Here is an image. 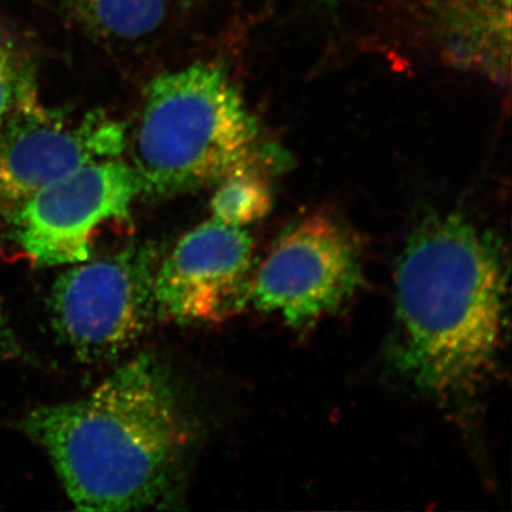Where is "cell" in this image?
<instances>
[{
	"instance_id": "cell-10",
	"label": "cell",
	"mask_w": 512,
	"mask_h": 512,
	"mask_svg": "<svg viewBox=\"0 0 512 512\" xmlns=\"http://www.w3.org/2000/svg\"><path fill=\"white\" fill-rule=\"evenodd\" d=\"M92 28L120 39L154 32L167 13L165 0H70Z\"/></svg>"
},
{
	"instance_id": "cell-3",
	"label": "cell",
	"mask_w": 512,
	"mask_h": 512,
	"mask_svg": "<svg viewBox=\"0 0 512 512\" xmlns=\"http://www.w3.org/2000/svg\"><path fill=\"white\" fill-rule=\"evenodd\" d=\"M228 74L194 63L148 83L131 140V168L141 194L171 197L220 183L244 170L285 167Z\"/></svg>"
},
{
	"instance_id": "cell-4",
	"label": "cell",
	"mask_w": 512,
	"mask_h": 512,
	"mask_svg": "<svg viewBox=\"0 0 512 512\" xmlns=\"http://www.w3.org/2000/svg\"><path fill=\"white\" fill-rule=\"evenodd\" d=\"M158 261L153 244L130 245L57 278L49 301L53 328L77 359H116L151 328Z\"/></svg>"
},
{
	"instance_id": "cell-2",
	"label": "cell",
	"mask_w": 512,
	"mask_h": 512,
	"mask_svg": "<svg viewBox=\"0 0 512 512\" xmlns=\"http://www.w3.org/2000/svg\"><path fill=\"white\" fill-rule=\"evenodd\" d=\"M80 511L160 507L180 481L190 430L170 377L143 353L76 402L22 421Z\"/></svg>"
},
{
	"instance_id": "cell-7",
	"label": "cell",
	"mask_w": 512,
	"mask_h": 512,
	"mask_svg": "<svg viewBox=\"0 0 512 512\" xmlns=\"http://www.w3.org/2000/svg\"><path fill=\"white\" fill-rule=\"evenodd\" d=\"M138 195L137 175L121 158L87 164L18 205L13 235L36 265L86 262L94 232L107 222L128 220Z\"/></svg>"
},
{
	"instance_id": "cell-12",
	"label": "cell",
	"mask_w": 512,
	"mask_h": 512,
	"mask_svg": "<svg viewBox=\"0 0 512 512\" xmlns=\"http://www.w3.org/2000/svg\"><path fill=\"white\" fill-rule=\"evenodd\" d=\"M16 74L18 73L13 67V57L10 55L8 47L0 46V126H2L3 119L12 103Z\"/></svg>"
},
{
	"instance_id": "cell-5",
	"label": "cell",
	"mask_w": 512,
	"mask_h": 512,
	"mask_svg": "<svg viewBox=\"0 0 512 512\" xmlns=\"http://www.w3.org/2000/svg\"><path fill=\"white\" fill-rule=\"evenodd\" d=\"M124 148L116 120L101 113L70 119L40 99L32 73L19 72L0 126V214L77 168L120 158Z\"/></svg>"
},
{
	"instance_id": "cell-13",
	"label": "cell",
	"mask_w": 512,
	"mask_h": 512,
	"mask_svg": "<svg viewBox=\"0 0 512 512\" xmlns=\"http://www.w3.org/2000/svg\"><path fill=\"white\" fill-rule=\"evenodd\" d=\"M23 356V348L16 338L15 330L10 325L8 315L0 301V362L20 359Z\"/></svg>"
},
{
	"instance_id": "cell-9",
	"label": "cell",
	"mask_w": 512,
	"mask_h": 512,
	"mask_svg": "<svg viewBox=\"0 0 512 512\" xmlns=\"http://www.w3.org/2000/svg\"><path fill=\"white\" fill-rule=\"evenodd\" d=\"M434 47L457 69L503 83L511 67V0H424Z\"/></svg>"
},
{
	"instance_id": "cell-6",
	"label": "cell",
	"mask_w": 512,
	"mask_h": 512,
	"mask_svg": "<svg viewBox=\"0 0 512 512\" xmlns=\"http://www.w3.org/2000/svg\"><path fill=\"white\" fill-rule=\"evenodd\" d=\"M362 284V254L352 232L315 214L278 238L251 278L248 302L299 328L338 311Z\"/></svg>"
},
{
	"instance_id": "cell-11",
	"label": "cell",
	"mask_w": 512,
	"mask_h": 512,
	"mask_svg": "<svg viewBox=\"0 0 512 512\" xmlns=\"http://www.w3.org/2000/svg\"><path fill=\"white\" fill-rule=\"evenodd\" d=\"M266 175L264 171L244 170L221 180L211 200L214 220L244 228L266 217L274 205Z\"/></svg>"
},
{
	"instance_id": "cell-8",
	"label": "cell",
	"mask_w": 512,
	"mask_h": 512,
	"mask_svg": "<svg viewBox=\"0 0 512 512\" xmlns=\"http://www.w3.org/2000/svg\"><path fill=\"white\" fill-rule=\"evenodd\" d=\"M252 238L241 227L214 220L185 234L158 265V319L218 323L248 303Z\"/></svg>"
},
{
	"instance_id": "cell-1",
	"label": "cell",
	"mask_w": 512,
	"mask_h": 512,
	"mask_svg": "<svg viewBox=\"0 0 512 512\" xmlns=\"http://www.w3.org/2000/svg\"><path fill=\"white\" fill-rule=\"evenodd\" d=\"M497 239L457 214L421 222L396 271V366L421 392L464 399L493 372L507 322Z\"/></svg>"
}]
</instances>
